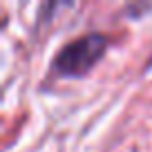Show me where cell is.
<instances>
[{
	"mask_svg": "<svg viewBox=\"0 0 152 152\" xmlns=\"http://www.w3.org/2000/svg\"><path fill=\"white\" fill-rule=\"evenodd\" d=\"M105 47H107V40L101 34L83 36L61 49L54 69L63 76H83L103 58Z\"/></svg>",
	"mask_w": 152,
	"mask_h": 152,
	"instance_id": "obj_1",
	"label": "cell"
}]
</instances>
